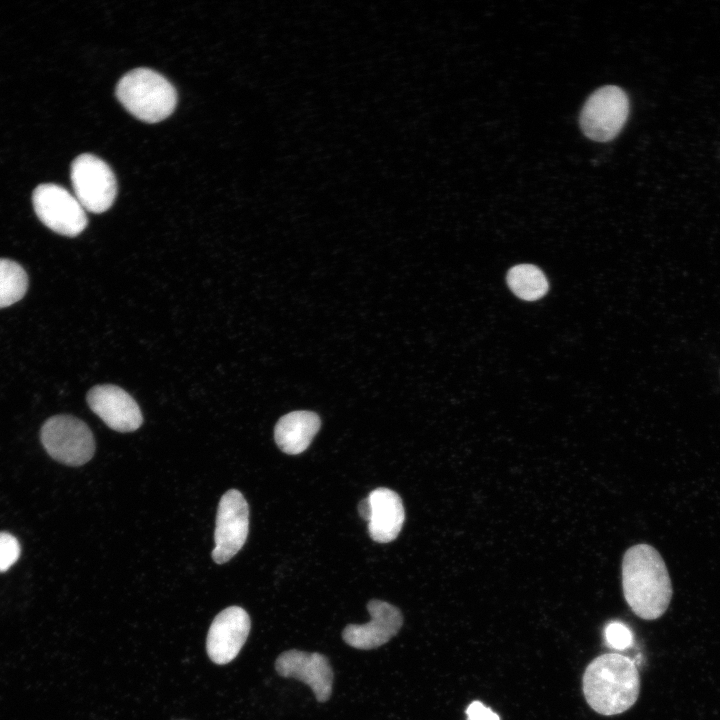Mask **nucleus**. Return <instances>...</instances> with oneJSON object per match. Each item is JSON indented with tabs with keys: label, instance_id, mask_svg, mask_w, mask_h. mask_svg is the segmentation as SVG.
I'll list each match as a JSON object with an SVG mask.
<instances>
[{
	"label": "nucleus",
	"instance_id": "f257e3e1",
	"mask_svg": "<svg viewBox=\"0 0 720 720\" xmlns=\"http://www.w3.org/2000/svg\"><path fill=\"white\" fill-rule=\"evenodd\" d=\"M625 600L640 618L655 620L667 610L672 585L666 565L656 549L647 544L629 548L622 562Z\"/></svg>",
	"mask_w": 720,
	"mask_h": 720
},
{
	"label": "nucleus",
	"instance_id": "f03ea898",
	"mask_svg": "<svg viewBox=\"0 0 720 720\" xmlns=\"http://www.w3.org/2000/svg\"><path fill=\"white\" fill-rule=\"evenodd\" d=\"M582 686L589 706L601 715L611 716L623 713L635 704L640 692V677L631 659L608 653L596 657L586 667Z\"/></svg>",
	"mask_w": 720,
	"mask_h": 720
},
{
	"label": "nucleus",
	"instance_id": "7ed1b4c3",
	"mask_svg": "<svg viewBox=\"0 0 720 720\" xmlns=\"http://www.w3.org/2000/svg\"><path fill=\"white\" fill-rule=\"evenodd\" d=\"M116 96L127 111L148 123L167 118L177 103L174 86L164 76L148 68L126 73L116 86Z\"/></svg>",
	"mask_w": 720,
	"mask_h": 720
},
{
	"label": "nucleus",
	"instance_id": "20e7f679",
	"mask_svg": "<svg viewBox=\"0 0 720 720\" xmlns=\"http://www.w3.org/2000/svg\"><path fill=\"white\" fill-rule=\"evenodd\" d=\"M41 441L53 459L70 466L87 463L95 452L90 428L70 415L49 418L41 428Z\"/></svg>",
	"mask_w": 720,
	"mask_h": 720
},
{
	"label": "nucleus",
	"instance_id": "39448f33",
	"mask_svg": "<svg viewBox=\"0 0 720 720\" xmlns=\"http://www.w3.org/2000/svg\"><path fill=\"white\" fill-rule=\"evenodd\" d=\"M628 113L626 93L617 86H603L586 100L580 113V127L589 139L609 141L621 131Z\"/></svg>",
	"mask_w": 720,
	"mask_h": 720
},
{
	"label": "nucleus",
	"instance_id": "423d86ee",
	"mask_svg": "<svg viewBox=\"0 0 720 720\" xmlns=\"http://www.w3.org/2000/svg\"><path fill=\"white\" fill-rule=\"evenodd\" d=\"M71 181L75 197L92 213L108 210L117 194V183L109 165L99 157L84 153L71 165Z\"/></svg>",
	"mask_w": 720,
	"mask_h": 720
},
{
	"label": "nucleus",
	"instance_id": "0eeeda50",
	"mask_svg": "<svg viewBox=\"0 0 720 720\" xmlns=\"http://www.w3.org/2000/svg\"><path fill=\"white\" fill-rule=\"evenodd\" d=\"M32 202L39 220L58 234L75 237L87 226L85 209L75 195L59 185H38L33 191Z\"/></svg>",
	"mask_w": 720,
	"mask_h": 720
},
{
	"label": "nucleus",
	"instance_id": "6e6552de",
	"mask_svg": "<svg viewBox=\"0 0 720 720\" xmlns=\"http://www.w3.org/2000/svg\"><path fill=\"white\" fill-rule=\"evenodd\" d=\"M249 531V508L236 489L228 490L218 505L212 558L217 564L228 562L243 547Z\"/></svg>",
	"mask_w": 720,
	"mask_h": 720
},
{
	"label": "nucleus",
	"instance_id": "1a4fd4ad",
	"mask_svg": "<svg viewBox=\"0 0 720 720\" xmlns=\"http://www.w3.org/2000/svg\"><path fill=\"white\" fill-rule=\"evenodd\" d=\"M250 617L239 606L222 610L212 621L208 630L206 650L216 664L231 662L240 652L250 631Z\"/></svg>",
	"mask_w": 720,
	"mask_h": 720
},
{
	"label": "nucleus",
	"instance_id": "9d476101",
	"mask_svg": "<svg viewBox=\"0 0 720 720\" xmlns=\"http://www.w3.org/2000/svg\"><path fill=\"white\" fill-rule=\"evenodd\" d=\"M367 609L371 616L368 623L350 624L342 632L345 643L356 649L370 650L387 643L403 624L401 611L388 602L374 599Z\"/></svg>",
	"mask_w": 720,
	"mask_h": 720
},
{
	"label": "nucleus",
	"instance_id": "9b49d317",
	"mask_svg": "<svg viewBox=\"0 0 720 720\" xmlns=\"http://www.w3.org/2000/svg\"><path fill=\"white\" fill-rule=\"evenodd\" d=\"M90 409L111 429L118 432L137 430L143 417L136 401L115 385H97L87 394Z\"/></svg>",
	"mask_w": 720,
	"mask_h": 720
},
{
	"label": "nucleus",
	"instance_id": "f8f14e48",
	"mask_svg": "<svg viewBox=\"0 0 720 720\" xmlns=\"http://www.w3.org/2000/svg\"><path fill=\"white\" fill-rule=\"evenodd\" d=\"M282 677H293L307 684L318 702H326L332 693L333 671L329 660L320 653L288 650L275 661Z\"/></svg>",
	"mask_w": 720,
	"mask_h": 720
},
{
	"label": "nucleus",
	"instance_id": "ddd939ff",
	"mask_svg": "<svg viewBox=\"0 0 720 720\" xmlns=\"http://www.w3.org/2000/svg\"><path fill=\"white\" fill-rule=\"evenodd\" d=\"M368 499L371 504V517L368 521L370 537L378 543H389L400 533L405 511L400 496L388 488L373 490Z\"/></svg>",
	"mask_w": 720,
	"mask_h": 720
},
{
	"label": "nucleus",
	"instance_id": "4468645a",
	"mask_svg": "<svg viewBox=\"0 0 720 720\" xmlns=\"http://www.w3.org/2000/svg\"><path fill=\"white\" fill-rule=\"evenodd\" d=\"M321 426L319 416L311 411H293L275 425L274 439L281 451L296 455L305 451Z\"/></svg>",
	"mask_w": 720,
	"mask_h": 720
},
{
	"label": "nucleus",
	"instance_id": "2eb2a0df",
	"mask_svg": "<svg viewBox=\"0 0 720 720\" xmlns=\"http://www.w3.org/2000/svg\"><path fill=\"white\" fill-rule=\"evenodd\" d=\"M507 283L517 297L527 301L543 297L548 290L546 276L538 267L531 264L512 267L507 274Z\"/></svg>",
	"mask_w": 720,
	"mask_h": 720
},
{
	"label": "nucleus",
	"instance_id": "dca6fc26",
	"mask_svg": "<svg viewBox=\"0 0 720 720\" xmlns=\"http://www.w3.org/2000/svg\"><path fill=\"white\" fill-rule=\"evenodd\" d=\"M28 287L25 270L15 261L0 259V308L23 298Z\"/></svg>",
	"mask_w": 720,
	"mask_h": 720
},
{
	"label": "nucleus",
	"instance_id": "f3484780",
	"mask_svg": "<svg viewBox=\"0 0 720 720\" xmlns=\"http://www.w3.org/2000/svg\"><path fill=\"white\" fill-rule=\"evenodd\" d=\"M19 555L18 540L7 532H0V572L7 571L17 561Z\"/></svg>",
	"mask_w": 720,
	"mask_h": 720
},
{
	"label": "nucleus",
	"instance_id": "a211bd4d",
	"mask_svg": "<svg viewBox=\"0 0 720 720\" xmlns=\"http://www.w3.org/2000/svg\"><path fill=\"white\" fill-rule=\"evenodd\" d=\"M604 632L607 644L611 648L622 650L632 645L633 636L631 631L620 622H610L605 627Z\"/></svg>",
	"mask_w": 720,
	"mask_h": 720
},
{
	"label": "nucleus",
	"instance_id": "6ab92c4d",
	"mask_svg": "<svg viewBox=\"0 0 720 720\" xmlns=\"http://www.w3.org/2000/svg\"><path fill=\"white\" fill-rule=\"evenodd\" d=\"M467 720H500L499 716L480 701H473L466 709Z\"/></svg>",
	"mask_w": 720,
	"mask_h": 720
},
{
	"label": "nucleus",
	"instance_id": "aec40b11",
	"mask_svg": "<svg viewBox=\"0 0 720 720\" xmlns=\"http://www.w3.org/2000/svg\"><path fill=\"white\" fill-rule=\"evenodd\" d=\"M358 511L360 516L368 522L371 517V504L368 497L359 503Z\"/></svg>",
	"mask_w": 720,
	"mask_h": 720
}]
</instances>
